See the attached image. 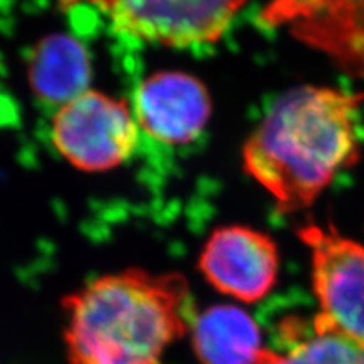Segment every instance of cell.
Instances as JSON below:
<instances>
[{
  "label": "cell",
  "instance_id": "1",
  "mask_svg": "<svg viewBox=\"0 0 364 364\" xmlns=\"http://www.w3.org/2000/svg\"><path fill=\"white\" fill-rule=\"evenodd\" d=\"M61 314L68 364H164L196 316L184 277L140 267L88 279L61 299Z\"/></svg>",
  "mask_w": 364,
  "mask_h": 364
},
{
  "label": "cell",
  "instance_id": "2",
  "mask_svg": "<svg viewBox=\"0 0 364 364\" xmlns=\"http://www.w3.org/2000/svg\"><path fill=\"white\" fill-rule=\"evenodd\" d=\"M361 95L305 85L282 96L243 147L246 173L281 213L309 208L360 155Z\"/></svg>",
  "mask_w": 364,
  "mask_h": 364
},
{
  "label": "cell",
  "instance_id": "3",
  "mask_svg": "<svg viewBox=\"0 0 364 364\" xmlns=\"http://www.w3.org/2000/svg\"><path fill=\"white\" fill-rule=\"evenodd\" d=\"M139 131L135 114L123 100L87 90L55 112L52 143L75 168L102 173L128 161Z\"/></svg>",
  "mask_w": 364,
  "mask_h": 364
},
{
  "label": "cell",
  "instance_id": "4",
  "mask_svg": "<svg viewBox=\"0 0 364 364\" xmlns=\"http://www.w3.org/2000/svg\"><path fill=\"white\" fill-rule=\"evenodd\" d=\"M301 240L310 249L317 331L336 333L364 348V246L336 228L306 225Z\"/></svg>",
  "mask_w": 364,
  "mask_h": 364
},
{
  "label": "cell",
  "instance_id": "5",
  "mask_svg": "<svg viewBox=\"0 0 364 364\" xmlns=\"http://www.w3.org/2000/svg\"><path fill=\"white\" fill-rule=\"evenodd\" d=\"M93 4L117 31L166 48H191L222 38L247 0H77Z\"/></svg>",
  "mask_w": 364,
  "mask_h": 364
},
{
  "label": "cell",
  "instance_id": "6",
  "mask_svg": "<svg viewBox=\"0 0 364 364\" xmlns=\"http://www.w3.org/2000/svg\"><path fill=\"white\" fill-rule=\"evenodd\" d=\"M259 18L364 79V0H270Z\"/></svg>",
  "mask_w": 364,
  "mask_h": 364
},
{
  "label": "cell",
  "instance_id": "7",
  "mask_svg": "<svg viewBox=\"0 0 364 364\" xmlns=\"http://www.w3.org/2000/svg\"><path fill=\"white\" fill-rule=\"evenodd\" d=\"M199 270L215 290L254 304L263 299L278 279V247L267 234L252 228L223 226L205 243Z\"/></svg>",
  "mask_w": 364,
  "mask_h": 364
},
{
  "label": "cell",
  "instance_id": "8",
  "mask_svg": "<svg viewBox=\"0 0 364 364\" xmlns=\"http://www.w3.org/2000/svg\"><path fill=\"white\" fill-rule=\"evenodd\" d=\"M134 114L140 129L166 146L195 141L211 116L208 90L182 72H159L135 91Z\"/></svg>",
  "mask_w": 364,
  "mask_h": 364
},
{
  "label": "cell",
  "instance_id": "9",
  "mask_svg": "<svg viewBox=\"0 0 364 364\" xmlns=\"http://www.w3.org/2000/svg\"><path fill=\"white\" fill-rule=\"evenodd\" d=\"M191 343L202 364H284L263 343L257 322L235 305H213L195 316Z\"/></svg>",
  "mask_w": 364,
  "mask_h": 364
},
{
  "label": "cell",
  "instance_id": "10",
  "mask_svg": "<svg viewBox=\"0 0 364 364\" xmlns=\"http://www.w3.org/2000/svg\"><path fill=\"white\" fill-rule=\"evenodd\" d=\"M90 58L76 38L56 33L43 38L29 63V82L36 95L53 105H64L88 90Z\"/></svg>",
  "mask_w": 364,
  "mask_h": 364
},
{
  "label": "cell",
  "instance_id": "11",
  "mask_svg": "<svg viewBox=\"0 0 364 364\" xmlns=\"http://www.w3.org/2000/svg\"><path fill=\"white\" fill-rule=\"evenodd\" d=\"M284 364H364V348L346 337L317 331L298 316L279 325Z\"/></svg>",
  "mask_w": 364,
  "mask_h": 364
},
{
  "label": "cell",
  "instance_id": "12",
  "mask_svg": "<svg viewBox=\"0 0 364 364\" xmlns=\"http://www.w3.org/2000/svg\"><path fill=\"white\" fill-rule=\"evenodd\" d=\"M63 6H75L77 5V0H60Z\"/></svg>",
  "mask_w": 364,
  "mask_h": 364
}]
</instances>
